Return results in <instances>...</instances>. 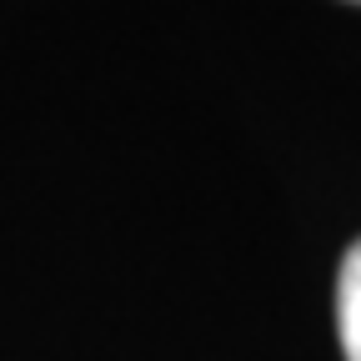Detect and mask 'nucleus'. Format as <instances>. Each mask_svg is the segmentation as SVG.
I'll use <instances>...</instances> for the list:
<instances>
[{
	"mask_svg": "<svg viewBox=\"0 0 361 361\" xmlns=\"http://www.w3.org/2000/svg\"><path fill=\"white\" fill-rule=\"evenodd\" d=\"M336 331H341L346 361H361V241L346 251L336 276Z\"/></svg>",
	"mask_w": 361,
	"mask_h": 361,
	"instance_id": "obj_1",
	"label": "nucleus"
}]
</instances>
